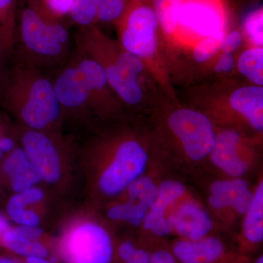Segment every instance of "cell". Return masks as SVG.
Listing matches in <instances>:
<instances>
[{
  "label": "cell",
  "mask_w": 263,
  "mask_h": 263,
  "mask_svg": "<svg viewBox=\"0 0 263 263\" xmlns=\"http://www.w3.org/2000/svg\"><path fill=\"white\" fill-rule=\"evenodd\" d=\"M23 60L41 70H57L72 57V39L61 18L42 0H24L18 16Z\"/></svg>",
  "instance_id": "obj_1"
},
{
  "label": "cell",
  "mask_w": 263,
  "mask_h": 263,
  "mask_svg": "<svg viewBox=\"0 0 263 263\" xmlns=\"http://www.w3.org/2000/svg\"><path fill=\"white\" fill-rule=\"evenodd\" d=\"M6 99L29 129L53 130L63 117L51 78L24 60L11 73Z\"/></svg>",
  "instance_id": "obj_2"
},
{
  "label": "cell",
  "mask_w": 263,
  "mask_h": 263,
  "mask_svg": "<svg viewBox=\"0 0 263 263\" xmlns=\"http://www.w3.org/2000/svg\"><path fill=\"white\" fill-rule=\"evenodd\" d=\"M76 51L92 59L103 67L109 86L124 103L136 105L143 100L139 78L122 69L117 61L118 49L95 26L80 27L75 36Z\"/></svg>",
  "instance_id": "obj_3"
},
{
  "label": "cell",
  "mask_w": 263,
  "mask_h": 263,
  "mask_svg": "<svg viewBox=\"0 0 263 263\" xmlns=\"http://www.w3.org/2000/svg\"><path fill=\"white\" fill-rule=\"evenodd\" d=\"M117 24L124 51L142 60H148L155 54L160 25L152 4L145 0H131Z\"/></svg>",
  "instance_id": "obj_4"
},
{
  "label": "cell",
  "mask_w": 263,
  "mask_h": 263,
  "mask_svg": "<svg viewBox=\"0 0 263 263\" xmlns=\"http://www.w3.org/2000/svg\"><path fill=\"white\" fill-rule=\"evenodd\" d=\"M223 0H181L174 36L195 44L200 40L227 32Z\"/></svg>",
  "instance_id": "obj_5"
},
{
  "label": "cell",
  "mask_w": 263,
  "mask_h": 263,
  "mask_svg": "<svg viewBox=\"0 0 263 263\" xmlns=\"http://www.w3.org/2000/svg\"><path fill=\"white\" fill-rule=\"evenodd\" d=\"M148 162V153L139 142L130 138L119 142L111 160L99 178L100 191L108 196L125 191L133 181L141 177Z\"/></svg>",
  "instance_id": "obj_6"
},
{
  "label": "cell",
  "mask_w": 263,
  "mask_h": 263,
  "mask_svg": "<svg viewBox=\"0 0 263 263\" xmlns=\"http://www.w3.org/2000/svg\"><path fill=\"white\" fill-rule=\"evenodd\" d=\"M70 263H111L113 240L106 229L98 223L85 221L74 226L62 245Z\"/></svg>",
  "instance_id": "obj_7"
},
{
  "label": "cell",
  "mask_w": 263,
  "mask_h": 263,
  "mask_svg": "<svg viewBox=\"0 0 263 263\" xmlns=\"http://www.w3.org/2000/svg\"><path fill=\"white\" fill-rule=\"evenodd\" d=\"M168 125L189 158L200 161L210 155L216 134L205 114L192 109H179L170 116Z\"/></svg>",
  "instance_id": "obj_8"
},
{
  "label": "cell",
  "mask_w": 263,
  "mask_h": 263,
  "mask_svg": "<svg viewBox=\"0 0 263 263\" xmlns=\"http://www.w3.org/2000/svg\"><path fill=\"white\" fill-rule=\"evenodd\" d=\"M22 148L37 170L41 180L53 184L62 176V160L57 138L52 130H38L24 127Z\"/></svg>",
  "instance_id": "obj_9"
},
{
  "label": "cell",
  "mask_w": 263,
  "mask_h": 263,
  "mask_svg": "<svg viewBox=\"0 0 263 263\" xmlns=\"http://www.w3.org/2000/svg\"><path fill=\"white\" fill-rule=\"evenodd\" d=\"M184 185L175 180H167L161 183L155 202L147 213L143 222V228L152 234L164 237L173 232L170 217L173 206L184 195Z\"/></svg>",
  "instance_id": "obj_10"
},
{
  "label": "cell",
  "mask_w": 263,
  "mask_h": 263,
  "mask_svg": "<svg viewBox=\"0 0 263 263\" xmlns=\"http://www.w3.org/2000/svg\"><path fill=\"white\" fill-rule=\"evenodd\" d=\"M241 138L234 129H224L216 135L210 156L212 163L231 178H240L248 171L247 161L240 154Z\"/></svg>",
  "instance_id": "obj_11"
},
{
  "label": "cell",
  "mask_w": 263,
  "mask_h": 263,
  "mask_svg": "<svg viewBox=\"0 0 263 263\" xmlns=\"http://www.w3.org/2000/svg\"><path fill=\"white\" fill-rule=\"evenodd\" d=\"M173 231L183 240L205 238L213 229V221L205 209L194 202H184L175 207L170 217Z\"/></svg>",
  "instance_id": "obj_12"
},
{
  "label": "cell",
  "mask_w": 263,
  "mask_h": 263,
  "mask_svg": "<svg viewBox=\"0 0 263 263\" xmlns=\"http://www.w3.org/2000/svg\"><path fill=\"white\" fill-rule=\"evenodd\" d=\"M254 193L241 178L219 180L210 188L209 202L216 210L232 209L245 215L253 200Z\"/></svg>",
  "instance_id": "obj_13"
},
{
  "label": "cell",
  "mask_w": 263,
  "mask_h": 263,
  "mask_svg": "<svg viewBox=\"0 0 263 263\" xmlns=\"http://www.w3.org/2000/svg\"><path fill=\"white\" fill-rule=\"evenodd\" d=\"M43 231L38 227L17 226L10 228L3 236V247L18 255L47 258L48 249L41 241Z\"/></svg>",
  "instance_id": "obj_14"
},
{
  "label": "cell",
  "mask_w": 263,
  "mask_h": 263,
  "mask_svg": "<svg viewBox=\"0 0 263 263\" xmlns=\"http://www.w3.org/2000/svg\"><path fill=\"white\" fill-rule=\"evenodd\" d=\"M224 243L214 236L198 240H179L174 243L172 253L181 263H214L222 257Z\"/></svg>",
  "instance_id": "obj_15"
},
{
  "label": "cell",
  "mask_w": 263,
  "mask_h": 263,
  "mask_svg": "<svg viewBox=\"0 0 263 263\" xmlns=\"http://www.w3.org/2000/svg\"><path fill=\"white\" fill-rule=\"evenodd\" d=\"M229 103L233 110L245 118L251 127L262 132V86L252 85L235 90L230 95Z\"/></svg>",
  "instance_id": "obj_16"
},
{
  "label": "cell",
  "mask_w": 263,
  "mask_h": 263,
  "mask_svg": "<svg viewBox=\"0 0 263 263\" xmlns=\"http://www.w3.org/2000/svg\"><path fill=\"white\" fill-rule=\"evenodd\" d=\"M3 171L10 179L15 193H21L41 182V176L22 148L10 152L3 164Z\"/></svg>",
  "instance_id": "obj_17"
},
{
  "label": "cell",
  "mask_w": 263,
  "mask_h": 263,
  "mask_svg": "<svg viewBox=\"0 0 263 263\" xmlns=\"http://www.w3.org/2000/svg\"><path fill=\"white\" fill-rule=\"evenodd\" d=\"M159 186L148 176H141L128 186L127 205L142 221L145 217L158 193Z\"/></svg>",
  "instance_id": "obj_18"
},
{
  "label": "cell",
  "mask_w": 263,
  "mask_h": 263,
  "mask_svg": "<svg viewBox=\"0 0 263 263\" xmlns=\"http://www.w3.org/2000/svg\"><path fill=\"white\" fill-rule=\"evenodd\" d=\"M243 232L249 243L258 245L263 240V182L261 181L254 193L250 207L245 214Z\"/></svg>",
  "instance_id": "obj_19"
},
{
  "label": "cell",
  "mask_w": 263,
  "mask_h": 263,
  "mask_svg": "<svg viewBox=\"0 0 263 263\" xmlns=\"http://www.w3.org/2000/svg\"><path fill=\"white\" fill-rule=\"evenodd\" d=\"M237 67L242 76L256 86H263V48L252 46L240 53Z\"/></svg>",
  "instance_id": "obj_20"
},
{
  "label": "cell",
  "mask_w": 263,
  "mask_h": 263,
  "mask_svg": "<svg viewBox=\"0 0 263 263\" xmlns=\"http://www.w3.org/2000/svg\"><path fill=\"white\" fill-rule=\"evenodd\" d=\"M181 0H152L159 25L164 34L174 36L177 25V15Z\"/></svg>",
  "instance_id": "obj_21"
},
{
  "label": "cell",
  "mask_w": 263,
  "mask_h": 263,
  "mask_svg": "<svg viewBox=\"0 0 263 263\" xmlns=\"http://www.w3.org/2000/svg\"><path fill=\"white\" fill-rule=\"evenodd\" d=\"M100 2L101 0H74L68 15L79 28L93 25L96 23Z\"/></svg>",
  "instance_id": "obj_22"
},
{
  "label": "cell",
  "mask_w": 263,
  "mask_h": 263,
  "mask_svg": "<svg viewBox=\"0 0 263 263\" xmlns=\"http://www.w3.org/2000/svg\"><path fill=\"white\" fill-rule=\"evenodd\" d=\"M243 32L246 39L252 46H263V13L262 8L253 10L249 13L243 22Z\"/></svg>",
  "instance_id": "obj_23"
},
{
  "label": "cell",
  "mask_w": 263,
  "mask_h": 263,
  "mask_svg": "<svg viewBox=\"0 0 263 263\" xmlns=\"http://www.w3.org/2000/svg\"><path fill=\"white\" fill-rule=\"evenodd\" d=\"M226 34V32H223L217 35L211 36L195 43L193 48L194 60L200 64L212 60L218 52L221 51Z\"/></svg>",
  "instance_id": "obj_24"
},
{
  "label": "cell",
  "mask_w": 263,
  "mask_h": 263,
  "mask_svg": "<svg viewBox=\"0 0 263 263\" xmlns=\"http://www.w3.org/2000/svg\"><path fill=\"white\" fill-rule=\"evenodd\" d=\"M44 197V192L37 186H33L21 193H15L10 197L8 202L7 212L9 215L20 209H28L42 202Z\"/></svg>",
  "instance_id": "obj_25"
},
{
  "label": "cell",
  "mask_w": 263,
  "mask_h": 263,
  "mask_svg": "<svg viewBox=\"0 0 263 263\" xmlns=\"http://www.w3.org/2000/svg\"><path fill=\"white\" fill-rule=\"evenodd\" d=\"M131 0H101L96 22H118L127 10Z\"/></svg>",
  "instance_id": "obj_26"
},
{
  "label": "cell",
  "mask_w": 263,
  "mask_h": 263,
  "mask_svg": "<svg viewBox=\"0 0 263 263\" xmlns=\"http://www.w3.org/2000/svg\"><path fill=\"white\" fill-rule=\"evenodd\" d=\"M17 0H0V30L13 29Z\"/></svg>",
  "instance_id": "obj_27"
},
{
  "label": "cell",
  "mask_w": 263,
  "mask_h": 263,
  "mask_svg": "<svg viewBox=\"0 0 263 263\" xmlns=\"http://www.w3.org/2000/svg\"><path fill=\"white\" fill-rule=\"evenodd\" d=\"M8 216L18 226L38 227L41 223L39 214L29 208L20 209Z\"/></svg>",
  "instance_id": "obj_28"
},
{
  "label": "cell",
  "mask_w": 263,
  "mask_h": 263,
  "mask_svg": "<svg viewBox=\"0 0 263 263\" xmlns=\"http://www.w3.org/2000/svg\"><path fill=\"white\" fill-rule=\"evenodd\" d=\"M245 35L240 30H232L226 32L223 40L221 51L224 53H233L238 51L243 42H245Z\"/></svg>",
  "instance_id": "obj_29"
},
{
  "label": "cell",
  "mask_w": 263,
  "mask_h": 263,
  "mask_svg": "<svg viewBox=\"0 0 263 263\" xmlns=\"http://www.w3.org/2000/svg\"><path fill=\"white\" fill-rule=\"evenodd\" d=\"M47 9L58 18L69 15L74 0H42Z\"/></svg>",
  "instance_id": "obj_30"
},
{
  "label": "cell",
  "mask_w": 263,
  "mask_h": 263,
  "mask_svg": "<svg viewBox=\"0 0 263 263\" xmlns=\"http://www.w3.org/2000/svg\"><path fill=\"white\" fill-rule=\"evenodd\" d=\"M235 65L234 55L223 52L216 62L214 70L217 73H230L234 69Z\"/></svg>",
  "instance_id": "obj_31"
},
{
  "label": "cell",
  "mask_w": 263,
  "mask_h": 263,
  "mask_svg": "<svg viewBox=\"0 0 263 263\" xmlns=\"http://www.w3.org/2000/svg\"><path fill=\"white\" fill-rule=\"evenodd\" d=\"M150 263H177V260L172 252L161 249L151 254Z\"/></svg>",
  "instance_id": "obj_32"
},
{
  "label": "cell",
  "mask_w": 263,
  "mask_h": 263,
  "mask_svg": "<svg viewBox=\"0 0 263 263\" xmlns=\"http://www.w3.org/2000/svg\"><path fill=\"white\" fill-rule=\"evenodd\" d=\"M136 250V246L133 245V242L127 240V241L123 242L122 245L119 246L118 249V255L121 260L126 263L134 255Z\"/></svg>",
  "instance_id": "obj_33"
},
{
  "label": "cell",
  "mask_w": 263,
  "mask_h": 263,
  "mask_svg": "<svg viewBox=\"0 0 263 263\" xmlns=\"http://www.w3.org/2000/svg\"><path fill=\"white\" fill-rule=\"evenodd\" d=\"M151 254L146 250L137 249L134 255L126 263H150Z\"/></svg>",
  "instance_id": "obj_34"
},
{
  "label": "cell",
  "mask_w": 263,
  "mask_h": 263,
  "mask_svg": "<svg viewBox=\"0 0 263 263\" xmlns=\"http://www.w3.org/2000/svg\"><path fill=\"white\" fill-rule=\"evenodd\" d=\"M15 142L9 137L0 138V151L3 153H10L15 148Z\"/></svg>",
  "instance_id": "obj_35"
},
{
  "label": "cell",
  "mask_w": 263,
  "mask_h": 263,
  "mask_svg": "<svg viewBox=\"0 0 263 263\" xmlns=\"http://www.w3.org/2000/svg\"><path fill=\"white\" fill-rule=\"evenodd\" d=\"M10 228L9 222L5 216L0 213V243L6 232Z\"/></svg>",
  "instance_id": "obj_36"
},
{
  "label": "cell",
  "mask_w": 263,
  "mask_h": 263,
  "mask_svg": "<svg viewBox=\"0 0 263 263\" xmlns=\"http://www.w3.org/2000/svg\"><path fill=\"white\" fill-rule=\"evenodd\" d=\"M26 262L27 263H54L48 260L47 258H43V257H28L26 258Z\"/></svg>",
  "instance_id": "obj_37"
},
{
  "label": "cell",
  "mask_w": 263,
  "mask_h": 263,
  "mask_svg": "<svg viewBox=\"0 0 263 263\" xmlns=\"http://www.w3.org/2000/svg\"><path fill=\"white\" fill-rule=\"evenodd\" d=\"M0 263H19L18 261L15 260V259L10 258V257H5V256H2L0 257Z\"/></svg>",
  "instance_id": "obj_38"
},
{
  "label": "cell",
  "mask_w": 263,
  "mask_h": 263,
  "mask_svg": "<svg viewBox=\"0 0 263 263\" xmlns=\"http://www.w3.org/2000/svg\"><path fill=\"white\" fill-rule=\"evenodd\" d=\"M255 263H263V257H262V256H261V257H259L258 259H257V260L256 261Z\"/></svg>",
  "instance_id": "obj_39"
},
{
  "label": "cell",
  "mask_w": 263,
  "mask_h": 263,
  "mask_svg": "<svg viewBox=\"0 0 263 263\" xmlns=\"http://www.w3.org/2000/svg\"><path fill=\"white\" fill-rule=\"evenodd\" d=\"M3 152H2L1 151H0V160H1L2 157H3Z\"/></svg>",
  "instance_id": "obj_40"
}]
</instances>
